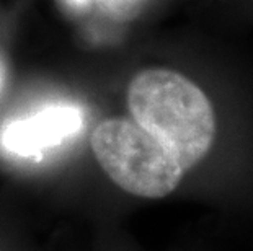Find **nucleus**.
Listing matches in <instances>:
<instances>
[{
    "label": "nucleus",
    "instance_id": "nucleus-1",
    "mask_svg": "<svg viewBox=\"0 0 253 251\" xmlns=\"http://www.w3.org/2000/svg\"><path fill=\"white\" fill-rule=\"evenodd\" d=\"M127 105L132 119L159 139L190 170L209 152L216 116L208 97L190 78L169 69H147L131 80Z\"/></svg>",
    "mask_w": 253,
    "mask_h": 251
},
{
    "label": "nucleus",
    "instance_id": "nucleus-3",
    "mask_svg": "<svg viewBox=\"0 0 253 251\" xmlns=\"http://www.w3.org/2000/svg\"><path fill=\"white\" fill-rule=\"evenodd\" d=\"M84 124V111L79 106L51 105L7 122L0 132V143L5 152L15 157L40 158L44 152L79 134Z\"/></svg>",
    "mask_w": 253,
    "mask_h": 251
},
{
    "label": "nucleus",
    "instance_id": "nucleus-4",
    "mask_svg": "<svg viewBox=\"0 0 253 251\" xmlns=\"http://www.w3.org/2000/svg\"><path fill=\"white\" fill-rule=\"evenodd\" d=\"M71 5L75 7H88V5H98L103 10L108 12H123L127 3H131L132 0H67Z\"/></svg>",
    "mask_w": 253,
    "mask_h": 251
},
{
    "label": "nucleus",
    "instance_id": "nucleus-2",
    "mask_svg": "<svg viewBox=\"0 0 253 251\" xmlns=\"http://www.w3.org/2000/svg\"><path fill=\"white\" fill-rule=\"evenodd\" d=\"M90 145L110 179L132 196H169L185 173L175 155L134 119L101 121L91 132Z\"/></svg>",
    "mask_w": 253,
    "mask_h": 251
},
{
    "label": "nucleus",
    "instance_id": "nucleus-5",
    "mask_svg": "<svg viewBox=\"0 0 253 251\" xmlns=\"http://www.w3.org/2000/svg\"><path fill=\"white\" fill-rule=\"evenodd\" d=\"M3 83H5V67L2 61H0V92H2V88H3Z\"/></svg>",
    "mask_w": 253,
    "mask_h": 251
}]
</instances>
